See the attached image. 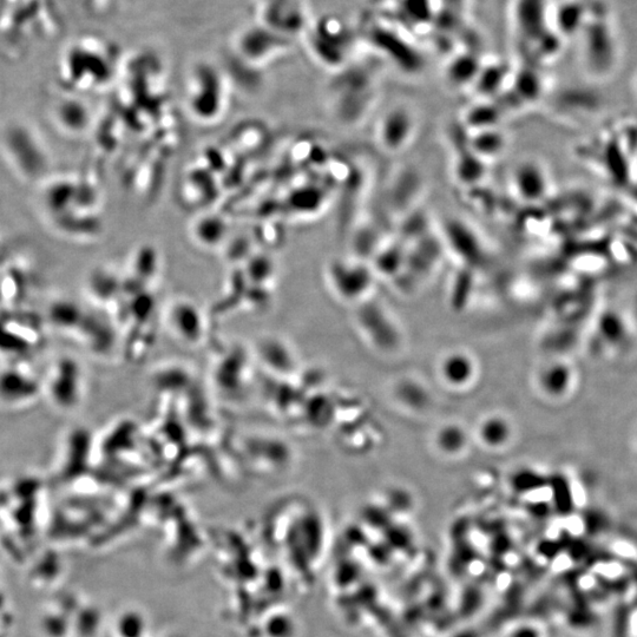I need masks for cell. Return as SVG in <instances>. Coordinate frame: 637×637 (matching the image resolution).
I'll return each instance as SVG.
<instances>
[{"mask_svg":"<svg viewBox=\"0 0 637 637\" xmlns=\"http://www.w3.org/2000/svg\"><path fill=\"white\" fill-rule=\"evenodd\" d=\"M85 383L83 367L75 358L58 357L42 378L43 396L59 412H75L83 403Z\"/></svg>","mask_w":637,"mask_h":637,"instance_id":"6da1fadb","label":"cell"},{"mask_svg":"<svg viewBox=\"0 0 637 637\" xmlns=\"http://www.w3.org/2000/svg\"><path fill=\"white\" fill-rule=\"evenodd\" d=\"M43 396L42 378L26 361H10L0 369V405L24 409Z\"/></svg>","mask_w":637,"mask_h":637,"instance_id":"7a4b0ae2","label":"cell"},{"mask_svg":"<svg viewBox=\"0 0 637 637\" xmlns=\"http://www.w3.org/2000/svg\"><path fill=\"white\" fill-rule=\"evenodd\" d=\"M44 330L34 320L11 318L0 321V356L10 361H25L45 344Z\"/></svg>","mask_w":637,"mask_h":637,"instance_id":"3957f363","label":"cell"},{"mask_svg":"<svg viewBox=\"0 0 637 637\" xmlns=\"http://www.w3.org/2000/svg\"><path fill=\"white\" fill-rule=\"evenodd\" d=\"M327 277L333 290L344 297L348 284H350V297H356L370 286L369 273L363 267L350 264V262H333L327 269Z\"/></svg>","mask_w":637,"mask_h":637,"instance_id":"277c9868","label":"cell"},{"mask_svg":"<svg viewBox=\"0 0 637 637\" xmlns=\"http://www.w3.org/2000/svg\"><path fill=\"white\" fill-rule=\"evenodd\" d=\"M415 127V118L410 113L396 110L386 116L379 136L386 149L399 150L405 148L404 146H407V143L412 139Z\"/></svg>","mask_w":637,"mask_h":637,"instance_id":"5b68a950","label":"cell"},{"mask_svg":"<svg viewBox=\"0 0 637 637\" xmlns=\"http://www.w3.org/2000/svg\"><path fill=\"white\" fill-rule=\"evenodd\" d=\"M474 373V361L468 354L462 352L449 354L441 364L442 377L446 383L452 386L469 384L472 377H474Z\"/></svg>","mask_w":637,"mask_h":637,"instance_id":"8992f818","label":"cell"},{"mask_svg":"<svg viewBox=\"0 0 637 637\" xmlns=\"http://www.w3.org/2000/svg\"><path fill=\"white\" fill-rule=\"evenodd\" d=\"M478 435L489 448L499 449L510 442L512 428L507 418L490 416L479 425Z\"/></svg>","mask_w":637,"mask_h":637,"instance_id":"52a82bcc","label":"cell"},{"mask_svg":"<svg viewBox=\"0 0 637 637\" xmlns=\"http://www.w3.org/2000/svg\"><path fill=\"white\" fill-rule=\"evenodd\" d=\"M465 439L462 429L457 428V426H448L438 433L437 442L442 451L457 453L464 448Z\"/></svg>","mask_w":637,"mask_h":637,"instance_id":"ba28073f","label":"cell"},{"mask_svg":"<svg viewBox=\"0 0 637 637\" xmlns=\"http://www.w3.org/2000/svg\"><path fill=\"white\" fill-rule=\"evenodd\" d=\"M636 91H637V83H636Z\"/></svg>","mask_w":637,"mask_h":637,"instance_id":"9c48e42d","label":"cell"}]
</instances>
